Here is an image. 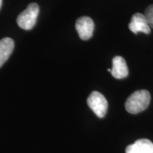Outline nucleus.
Segmentation results:
<instances>
[{
	"label": "nucleus",
	"instance_id": "obj_1",
	"mask_svg": "<svg viewBox=\"0 0 153 153\" xmlns=\"http://www.w3.org/2000/svg\"><path fill=\"white\" fill-rule=\"evenodd\" d=\"M150 99V92L145 89L135 91L126 100V109L130 114H139L148 108Z\"/></svg>",
	"mask_w": 153,
	"mask_h": 153
},
{
	"label": "nucleus",
	"instance_id": "obj_2",
	"mask_svg": "<svg viewBox=\"0 0 153 153\" xmlns=\"http://www.w3.org/2000/svg\"><path fill=\"white\" fill-rule=\"evenodd\" d=\"M39 11L40 8L38 4H30L27 8L17 17L16 22L19 27L26 30L32 29L36 23Z\"/></svg>",
	"mask_w": 153,
	"mask_h": 153
},
{
	"label": "nucleus",
	"instance_id": "obj_3",
	"mask_svg": "<svg viewBox=\"0 0 153 153\" xmlns=\"http://www.w3.org/2000/svg\"><path fill=\"white\" fill-rule=\"evenodd\" d=\"M89 108L99 118H102L106 116L108 110V102L103 94L99 91H93L87 99Z\"/></svg>",
	"mask_w": 153,
	"mask_h": 153
},
{
	"label": "nucleus",
	"instance_id": "obj_4",
	"mask_svg": "<svg viewBox=\"0 0 153 153\" xmlns=\"http://www.w3.org/2000/svg\"><path fill=\"white\" fill-rule=\"evenodd\" d=\"M75 28L79 38L83 41H87L92 37L94 23L90 17L82 16L76 20Z\"/></svg>",
	"mask_w": 153,
	"mask_h": 153
},
{
	"label": "nucleus",
	"instance_id": "obj_5",
	"mask_svg": "<svg viewBox=\"0 0 153 153\" xmlns=\"http://www.w3.org/2000/svg\"><path fill=\"white\" fill-rule=\"evenodd\" d=\"M128 27L129 29L135 34L140 32L145 34L150 33V27L148 21L145 18V15L140 13H136L132 16L131 22L128 24Z\"/></svg>",
	"mask_w": 153,
	"mask_h": 153
},
{
	"label": "nucleus",
	"instance_id": "obj_6",
	"mask_svg": "<svg viewBox=\"0 0 153 153\" xmlns=\"http://www.w3.org/2000/svg\"><path fill=\"white\" fill-rule=\"evenodd\" d=\"M111 70V73L116 79H123L128 75L127 64L121 56H116L113 58L112 68Z\"/></svg>",
	"mask_w": 153,
	"mask_h": 153
},
{
	"label": "nucleus",
	"instance_id": "obj_7",
	"mask_svg": "<svg viewBox=\"0 0 153 153\" xmlns=\"http://www.w3.org/2000/svg\"><path fill=\"white\" fill-rule=\"evenodd\" d=\"M126 153H153V143L148 139H140L126 149Z\"/></svg>",
	"mask_w": 153,
	"mask_h": 153
},
{
	"label": "nucleus",
	"instance_id": "obj_8",
	"mask_svg": "<svg viewBox=\"0 0 153 153\" xmlns=\"http://www.w3.org/2000/svg\"><path fill=\"white\" fill-rule=\"evenodd\" d=\"M14 48V41L10 38H4L0 41V68L7 62Z\"/></svg>",
	"mask_w": 153,
	"mask_h": 153
},
{
	"label": "nucleus",
	"instance_id": "obj_9",
	"mask_svg": "<svg viewBox=\"0 0 153 153\" xmlns=\"http://www.w3.org/2000/svg\"><path fill=\"white\" fill-rule=\"evenodd\" d=\"M145 16L150 28H153V4L149 6L145 12Z\"/></svg>",
	"mask_w": 153,
	"mask_h": 153
},
{
	"label": "nucleus",
	"instance_id": "obj_10",
	"mask_svg": "<svg viewBox=\"0 0 153 153\" xmlns=\"http://www.w3.org/2000/svg\"><path fill=\"white\" fill-rule=\"evenodd\" d=\"M1 4H2V0H0V9L1 7Z\"/></svg>",
	"mask_w": 153,
	"mask_h": 153
},
{
	"label": "nucleus",
	"instance_id": "obj_11",
	"mask_svg": "<svg viewBox=\"0 0 153 153\" xmlns=\"http://www.w3.org/2000/svg\"><path fill=\"white\" fill-rule=\"evenodd\" d=\"M107 70H108V72H111V69H107Z\"/></svg>",
	"mask_w": 153,
	"mask_h": 153
}]
</instances>
